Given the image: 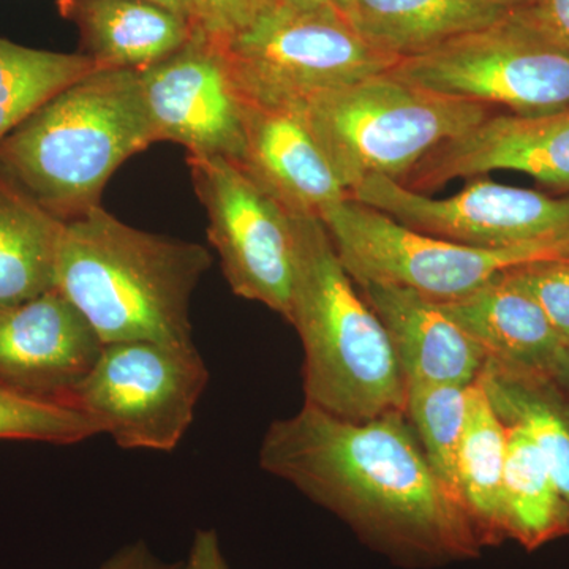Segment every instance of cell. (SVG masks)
I'll return each mask as SVG.
<instances>
[{
    "label": "cell",
    "instance_id": "cell-1",
    "mask_svg": "<svg viewBox=\"0 0 569 569\" xmlns=\"http://www.w3.org/2000/svg\"><path fill=\"white\" fill-rule=\"evenodd\" d=\"M258 456L266 473L403 565L432 567L481 552L467 512L427 462L406 411L350 421L305 403L268 427Z\"/></svg>",
    "mask_w": 569,
    "mask_h": 569
},
{
    "label": "cell",
    "instance_id": "cell-2",
    "mask_svg": "<svg viewBox=\"0 0 569 569\" xmlns=\"http://www.w3.org/2000/svg\"><path fill=\"white\" fill-rule=\"evenodd\" d=\"M208 249L148 233L102 206L63 223L56 288L103 343H193L190 305L211 268Z\"/></svg>",
    "mask_w": 569,
    "mask_h": 569
},
{
    "label": "cell",
    "instance_id": "cell-3",
    "mask_svg": "<svg viewBox=\"0 0 569 569\" xmlns=\"http://www.w3.org/2000/svg\"><path fill=\"white\" fill-rule=\"evenodd\" d=\"M152 142L138 71L97 69L0 141V173L69 222L100 206L116 170Z\"/></svg>",
    "mask_w": 569,
    "mask_h": 569
},
{
    "label": "cell",
    "instance_id": "cell-4",
    "mask_svg": "<svg viewBox=\"0 0 569 569\" xmlns=\"http://www.w3.org/2000/svg\"><path fill=\"white\" fill-rule=\"evenodd\" d=\"M296 271L288 323L305 350V403L350 421L406 408V380L380 318L316 217H293Z\"/></svg>",
    "mask_w": 569,
    "mask_h": 569
},
{
    "label": "cell",
    "instance_id": "cell-5",
    "mask_svg": "<svg viewBox=\"0 0 569 569\" xmlns=\"http://www.w3.org/2000/svg\"><path fill=\"white\" fill-rule=\"evenodd\" d=\"M293 110L350 194L378 176L402 182L430 152L498 111L410 84L391 70L317 93Z\"/></svg>",
    "mask_w": 569,
    "mask_h": 569
},
{
    "label": "cell",
    "instance_id": "cell-6",
    "mask_svg": "<svg viewBox=\"0 0 569 569\" xmlns=\"http://www.w3.org/2000/svg\"><path fill=\"white\" fill-rule=\"evenodd\" d=\"M223 48L247 102L276 108L299 107L400 61L370 47L339 10L296 0H272Z\"/></svg>",
    "mask_w": 569,
    "mask_h": 569
},
{
    "label": "cell",
    "instance_id": "cell-7",
    "mask_svg": "<svg viewBox=\"0 0 569 569\" xmlns=\"http://www.w3.org/2000/svg\"><path fill=\"white\" fill-rule=\"evenodd\" d=\"M320 220L356 284H395L437 302L473 293L516 266L569 254V242L485 249L433 238L351 197Z\"/></svg>",
    "mask_w": 569,
    "mask_h": 569
},
{
    "label": "cell",
    "instance_id": "cell-8",
    "mask_svg": "<svg viewBox=\"0 0 569 569\" xmlns=\"http://www.w3.org/2000/svg\"><path fill=\"white\" fill-rule=\"evenodd\" d=\"M208 383V366L194 343H104L71 407L119 448L170 452L192 426Z\"/></svg>",
    "mask_w": 569,
    "mask_h": 569
},
{
    "label": "cell",
    "instance_id": "cell-9",
    "mask_svg": "<svg viewBox=\"0 0 569 569\" xmlns=\"http://www.w3.org/2000/svg\"><path fill=\"white\" fill-rule=\"evenodd\" d=\"M400 80L459 99L531 116L569 104V56L542 43L509 17L415 58L400 59Z\"/></svg>",
    "mask_w": 569,
    "mask_h": 569
},
{
    "label": "cell",
    "instance_id": "cell-10",
    "mask_svg": "<svg viewBox=\"0 0 569 569\" xmlns=\"http://www.w3.org/2000/svg\"><path fill=\"white\" fill-rule=\"evenodd\" d=\"M187 162L231 291L288 321L296 271L293 216L231 160L189 156Z\"/></svg>",
    "mask_w": 569,
    "mask_h": 569
},
{
    "label": "cell",
    "instance_id": "cell-11",
    "mask_svg": "<svg viewBox=\"0 0 569 569\" xmlns=\"http://www.w3.org/2000/svg\"><path fill=\"white\" fill-rule=\"evenodd\" d=\"M359 203L387 213L419 233L485 249L569 242V193L550 197L471 178L451 197L413 192L388 178H370L351 192Z\"/></svg>",
    "mask_w": 569,
    "mask_h": 569
},
{
    "label": "cell",
    "instance_id": "cell-12",
    "mask_svg": "<svg viewBox=\"0 0 569 569\" xmlns=\"http://www.w3.org/2000/svg\"><path fill=\"white\" fill-rule=\"evenodd\" d=\"M138 74L156 141L178 142L189 156L239 162L249 102L222 44L192 31L181 50Z\"/></svg>",
    "mask_w": 569,
    "mask_h": 569
},
{
    "label": "cell",
    "instance_id": "cell-13",
    "mask_svg": "<svg viewBox=\"0 0 569 569\" xmlns=\"http://www.w3.org/2000/svg\"><path fill=\"white\" fill-rule=\"evenodd\" d=\"M518 171L569 192V104L541 114L493 112L473 130L441 144L402 186L430 194L456 179Z\"/></svg>",
    "mask_w": 569,
    "mask_h": 569
},
{
    "label": "cell",
    "instance_id": "cell-14",
    "mask_svg": "<svg viewBox=\"0 0 569 569\" xmlns=\"http://www.w3.org/2000/svg\"><path fill=\"white\" fill-rule=\"evenodd\" d=\"M104 343L58 290L0 312V385L71 407Z\"/></svg>",
    "mask_w": 569,
    "mask_h": 569
},
{
    "label": "cell",
    "instance_id": "cell-15",
    "mask_svg": "<svg viewBox=\"0 0 569 569\" xmlns=\"http://www.w3.org/2000/svg\"><path fill=\"white\" fill-rule=\"evenodd\" d=\"M236 164L293 217L320 219L351 197L293 108L247 103L244 149Z\"/></svg>",
    "mask_w": 569,
    "mask_h": 569
},
{
    "label": "cell",
    "instance_id": "cell-16",
    "mask_svg": "<svg viewBox=\"0 0 569 569\" xmlns=\"http://www.w3.org/2000/svg\"><path fill=\"white\" fill-rule=\"evenodd\" d=\"M358 287L387 329L406 383L470 387L478 380L485 353L438 302L395 284Z\"/></svg>",
    "mask_w": 569,
    "mask_h": 569
},
{
    "label": "cell",
    "instance_id": "cell-17",
    "mask_svg": "<svg viewBox=\"0 0 569 569\" xmlns=\"http://www.w3.org/2000/svg\"><path fill=\"white\" fill-rule=\"evenodd\" d=\"M438 305L477 342L486 361L552 380L559 372L568 347L535 299L503 274L473 293Z\"/></svg>",
    "mask_w": 569,
    "mask_h": 569
},
{
    "label": "cell",
    "instance_id": "cell-18",
    "mask_svg": "<svg viewBox=\"0 0 569 569\" xmlns=\"http://www.w3.org/2000/svg\"><path fill=\"white\" fill-rule=\"evenodd\" d=\"M78 26L82 54L100 69L144 70L170 58L192 36L187 18L144 0H59Z\"/></svg>",
    "mask_w": 569,
    "mask_h": 569
},
{
    "label": "cell",
    "instance_id": "cell-19",
    "mask_svg": "<svg viewBox=\"0 0 569 569\" xmlns=\"http://www.w3.org/2000/svg\"><path fill=\"white\" fill-rule=\"evenodd\" d=\"M508 13L486 0H350L346 18L370 47L408 59L497 24Z\"/></svg>",
    "mask_w": 569,
    "mask_h": 569
},
{
    "label": "cell",
    "instance_id": "cell-20",
    "mask_svg": "<svg viewBox=\"0 0 569 569\" xmlns=\"http://www.w3.org/2000/svg\"><path fill=\"white\" fill-rule=\"evenodd\" d=\"M508 427L498 417L479 378L467 389V415L456 456V493L479 542L505 539L503 475Z\"/></svg>",
    "mask_w": 569,
    "mask_h": 569
},
{
    "label": "cell",
    "instance_id": "cell-21",
    "mask_svg": "<svg viewBox=\"0 0 569 569\" xmlns=\"http://www.w3.org/2000/svg\"><path fill=\"white\" fill-rule=\"evenodd\" d=\"M63 223L0 173V312L56 288Z\"/></svg>",
    "mask_w": 569,
    "mask_h": 569
},
{
    "label": "cell",
    "instance_id": "cell-22",
    "mask_svg": "<svg viewBox=\"0 0 569 569\" xmlns=\"http://www.w3.org/2000/svg\"><path fill=\"white\" fill-rule=\"evenodd\" d=\"M479 381L505 425L519 426L548 466L569 519V399L548 377L511 372L486 361Z\"/></svg>",
    "mask_w": 569,
    "mask_h": 569
},
{
    "label": "cell",
    "instance_id": "cell-23",
    "mask_svg": "<svg viewBox=\"0 0 569 569\" xmlns=\"http://www.w3.org/2000/svg\"><path fill=\"white\" fill-rule=\"evenodd\" d=\"M508 427L503 475L505 537L537 549L569 535L567 509L541 452L519 426Z\"/></svg>",
    "mask_w": 569,
    "mask_h": 569
},
{
    "label": "cell",
    "instance_id": "cell-24",
    "mask_svg": "<svg viewBox=\"0 0 569 569\" xmlns=\"http://www.w3.org/2000/svg\"><path fill=\"white\" fill-rule=\"evenodd\" d=\"M97 69L82 52L36 50L0 37V141L56 93Z\"/></svg>",
    "mask_w": 569,
    "mask_h": 569
},
{
    "label": "cell",
    "instance_id": "cell-25",
    "mask_svg": "<svg viewBox=\"0 0 569 569\" xmlns=\"http://www.w3.org/2000/svg\"><path fill=\"white\" fill-rule=\"evenodd\" d=\"M467 389L458 385L406 383V417L427 462L456 497V456L466 425Z\"/></svg>",
    "mask_w": 569,
    "mask_h": 569
},
{
    "label": "cell",
    "instance_id": "cell-26",
    "mask_svg": "<svg viewBox=\"0 0 569 569\" xmlns=\"http://www.w3.org/2000/svg\"><path fill=\"white\" fill-rule=\"evenodd\" d=\"M99 433L96 422L77 408L0 385V440L77 445Z\"/></svg>",
    "mask_w": 569,
    "mask_h": 569
},
{
    "label": "cell",
    "instance_id": "cell-27",
    "mask_svg": "<svg viewBox=\"0 0 569 569\" xmlns=\"http://www.w3.org/2000/svg\"><path fill=\"white\" fill-rule=\"evenodd\" d=\"M503 276L535 299L569 348V254L516 266Z\"/></svg>",
    "mask_w": 569,
    "mask_h": 569
},
{
    "label": "cell",
    "instance_id": "cell-28",
    "mask_svg": "<svg viewBox=\"0 0 569 569\" xmlns=\"http://www.w3.org/2000/svg\"><path fill=\"white\" fill-rule=\"evenodd\" d=\"M272 0H193L190 24L216 43H228L244 31Z\"/></svg>",
    "mask_w": 569,
    "mask_h": 569
},
{
    "label": "cell",
    "instance_id": "cell-29",
    "mask_svg": "<svg viewBox=\"0 0 569 569\" xmlns=\"http://www.w3.org/2000/svg\"><path fill=\"white\" fill-rule=\"evenodd\" d=\"M508 17L542 43L569 56V0H531L509 10Z\"/></svg>",
    "mask_w": 569,
    "mask_h": 569
},
{
    "label": "cell",
    "instance_id": "cell-30",
    "mask_svg": "<svg viewBox=\"0 0 569 569\" xmlns=\"http://www.w3.org/2000/svg\"><path fill=\"white\" fill-rule=\"evenodd\" d=\"M183 561H167L144 541L122 546L97 569H182Z\"/></svg>",
    "mask_w": 569,
    "mask_h": 569
},
{
    "label": "cell",
    "instance_id": "cell-31",
    "mask_svg": "<svg viewBox=\"0 0 569 569\" xmlns=\"http://www.w3.org/2000/svg\"><path fill=\"white\" fill-rule=\"evenodd\" d=\"M182 569H231L216 530L194 531L192 545H190Z\"/></svg>",
    "mask_w": 569,
    "mask_h": 569
},
{
    "label": "cell",
    "instance_id": "cell-32",
    "mask_svg": "<svg viewBox=\"0 0 569 569\" xmlns=\"http://www.w3.org/2000/svg\"><path fill=\"white\" fill-rule=\"evenodd\" d=\"M144 2L153 3V6L163 7V9L174 11L190 21L193 10V0H144Z\"/></svg>",
    "mask_w": 569,
    "mask_h": 569
},
{
    "label": "cell",
    "instance_id": "cell-33",
    "mask_svg": "<svg viewBox=\"0 0 569 569\" xmlns=\"http://www.w3.org/2000/svg\"><path fill=\"white\" fill-rule=\"evenodd\" d=\"M553 381L563 389L565 395H567L569 399V348L565 351L563 359H561V365L559 367V372H557Z\"/></svg>",
    "mask_w": 569,
    "mask_h": 569
},
{
    "label": "cell",
    "instance_id": "cell-34",
    "mask_svg": "<svg viewBox=\"0 0 569 569\" xmlns=\"http://www.w3.org/2000/svg\"><path fill=\"white\" fill-rule=\"evenodd\" d=\"M296 2L320 3V6L332 7V9L339 10L340 13L346 14L350 0H296Z\"/></svg>",
    "mask_w": 569,
    "mask_h": 569
},
{
    "label": "cell",
    "instance_id": "cell-35",
    "mask_svg": "<svg viewBox=\"0 0 569 569\" xmlns=\"http://www.w3.org/2000/svg\"><path fill=\"white\" fill-rule=\"evenodd\" d=\"M486 2L493 3V6L503 7L507 10L519 9V7L527 6L531 0H486Z\"/></svg>",
    "mask_w": 569,
    "mask_h": 569
}]
</instances>
